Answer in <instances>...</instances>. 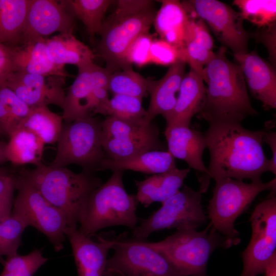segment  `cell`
<instances>
[{
	"label": "cell",
	"mask_w": 276,
	"mask_h": 276,
	"mask_svg": "<svg viewBox=\"0 0 276 276\" xmlns=\"http://www.w3.org/2000/svg\"><path fill=\"white\" fill-rule=\"evenodd\" d=\"M205 95L206 86L202 78L190 70L183 78L174 107L164 117L166 127H190L193 117L202 108Z\"/></svg>",
	"instance_id": "44dd1931"
},
{
	"label": "cell",
	"mask_w": 276,
	"mask_h": 276,
	"mask_svg": "<svg viewBox=\"0 0 276 276\" xmlns=\"http://www.w3.org/2000/svg\"><path fill=\"white\" fill-rule=\"evenodd\" d=\"M113 11L104 19L99 33V56L112 73L131 68L125 60L127 50L140 35L149 33L156 10L150 0H118Z\"/></svg>",
	"instance_id": "277c9868"
},
{
	"label": "cell",
	"mask_w": 276,
	"mask_h": 276,
	"mask_svg": "<svg viewBox=\"0 0 276 276\" xmlns=\"http://www.w3.org/2000/svg\"><path fill=\"white\" fill-rule=\"evenodd\" d=\"M62 116L52 111L48 106L30 108L19 128L29 130L45 144L57 143L63 124Z\"/></svg>",
	"instance_id": "f546056e"
},
{
	"label": "cell",
	"mask_w": 276,
	"mask_h": 276,
	"mask_svg": "<svg viewBox=\"0 0 276 276\" xmlns=\"http://www.w3.org/2000/svg\"><path fill=\"white\" fill-rule=\"evenodd\" d=\"M272 121L261 130H251L241 124H209L203 133L210 154L208 181L231 178L260 181L268 172L269 159L263 148L264 135Z\"/></svg>",
	"instance_id": "6da1fadb"
},
{
	"label": "cell",
	"mask_w": 276,
	"mask_h": 276,
	"mask_svg": "<svg viewBox=\"0 0 276 276\" xmlns=\"http://www.w3.org/2000/svg\"><path fill=\"white\" fill-rule=\"evenodd\" d=\"M190 168H176L168 172L152 174L143 180H135L139 203L148 207L156 202L161 203L176 193L183 185Z\"/></svg>",
	"instance_id": "603a6c76"
},
{
	"label": "cell",
	"mask_w": 276,
	"mask_h": 276,
	"mask_svg": "<svg viewBox=\"0 0 276 276\" xmlns=\"http://www.w3.org/2000/svg\"><path fill=\"white\" fill-rule=\"evenodd\" d=\"M78 71L65 93L62 108L64 122L94 117L109 99L108 84L112 73L109 70L93 62Z\"/></svg>",
	"instance_id": "4fadbf2b"
},
{
	"label": "cell",
	"mask_w": 276,
	"mask_h": 276,
	"mask_svg": "<svg viewBox=\"0 0 276 276\" xmlns=\"http://www.w3.org/2000/svg\"><path fill=\"white\" fill-rule=\"evenodd\" d=\"M188 1L223 47L229 48L234 55L248 52L250 33L244 28V19L239 12L217 0Z\"/></svg>",
	"instance_id": "9a60e30c"
},
{
	"label": "cell",
	"mask_w": 276,
	"mask_h": 276,
	"mask_svg": "<svg viewBox=\"0 0 276 276\" xmlns=\"http://www.w3.org/2000/svg\"><path fill=\"white\" fill-rule=\"evenodd\" d=\"M258 203L250 216L252 234L242 253L243 270L240 276H257L276 254V197L275 191Z\"/></svg>",
	"instance_id": "5bb4252c"
},
{
	"label": "cell",
	"mask_w": 276,
	"mask_h": 276,
	"mask_svg": "<svg viewBox=\"0 0 276 276\" xmlns=\"http://www.w3.org/2000/svg\"><path fill=\"white\" fill-rule=\"evenodd\" d=\"M98 113L137 125L151 122L147 119L142 100L123 95H114L109 98L101 106Z\"/></svg>",
	"instance_id": "4dcf8cb0"
},
{
	"label": "cell",
	"mask_w": 276,
	"mask_h": 276,
	"mask_svg": "<svg viewBox=\"0 0 276 276\" xmlns=\"http://www.w3.org/2000/svg\"><path fill=\"white\" fill-rule=\"evenodd\" d=\"M250 38L257 42L262 43L267 49L270 63L275 67L276 65V22L270 26L258 28L256 32L250 33Z\"/></svg>",
	"instance_id": "7bdbcfd3"
},
{
	"label": "cell",
	"mask_w": 276,
	"mask_h": 276,
	"mask_svg": "<svg viewBox=\"0 0 276 276\" xmlns=\"http://www.w3.org/2000/svg\"><path fill=\"white\" fill-rule=\"evenodd\" d=\"M164 134L167 141V151L173 156L185 161L199 174V190L206 192L209 186L207 167L203 161V154L206 148L203 133L199 130L183 126L166 127Z\"/></svg>",
	"instance_id": "ac0fdd59"
},
{
	"label": "cell",
	"mask_w": 276,
	"mask_h": 276,
	"mask_svg": "<svg viewBox=\"0 0 276 276\" xmlns=\"http://www.w3.org/2000/svg\"><path fill=\"white\" fill-rule=\"evenodd\" d=\"M46 52L54 64L64 67L74 65L78 68L93 62L95 54L72 32L61 33L46 39Z\"/></svg>",
	"instance_id": "d4e9b609"
},
{
	"label": "cell",
	"mask_w": 276,
	"mask_h": 276,
	"mask_svg": "<svg viewBox=\"0 0 276 276\" xmlns=\"http://www.w3.org/2000/svg\"><path fill=\"white\" fill-rule=\"evenodd\" d=\"M233 4L238 8L243 19L258 28H265L276 22L275 0H235Z\"/></svg>",
	"instance_id": "e575fe53"
},
{
	"label": "cell",
	"mask_w": 276,
	"mask_h": 276,
	"mask_svg": "<svg viewBox=\"0 0 276 276\" xmlns=\"http://www.w3.org/2000/svg\"><path fill=\"white\" fill-rule=\"evenodd\" d=\"M14 72L12 47L0 43V85Z\"/></svg>",
	"instance_id": "ee69618b"
},
{
	"label": "cell",
	"mask_w": 276,
	"mask_h": 276,
	"mask_svg": "<svg viewBox=\"0 0 276 276\" xmlns=\"http://www.w3.org/2000/svg\"><path fill=\"white\" fill-rule=\"evenodd\" d=\"M234 56L251 96L261 102L265 110L275 109V67L255 51Z\"/></svg>",
	"instance_id": "d6986e66"
},
{
	"label": "cell",
	"mask_w": 276,
	"mask_h": 276,
	"mask_svg": "<svg viewBox=\"0 0 276 276\" xmlns=\"http://www.w3.org/2000/svg\"><path fill=\"white\" fill-rule=\"evenodd\" d=\"M176 168L175 158L168 151L153 150L121 160L104 158L99 171L131 170L155 174L168 172Z\"/></svg>",
	"instance_id": "4316f807"
},
{
	"label": "cell",
	"mask_w": 276,
	"mask_h": 276,
	"mask_svg": "<svg viewBox=\"0 0 276 276\" xmlns=\"http://www.w3.org/2000/svg\"><path fill=\"white\" fill-rule=\"evenodd\" d=\"M48 260L38 249L25 255L17 254L7 257L0 276H33Z\"/></svg>",
	"instance_id": "8d00e7d4"
},
{
	"label": "cell",
	"mask_w": 276,
	"mask_h": 276,
	"mask_svg": "<svg viewBox=\"0 0 276 276\" xmlns=\"http://www.w3.org/2000/svg\"><path fill=\"white\" fill-rule=\"evenodd\" d=\"M16 190L12 212L44 234L56 251L63 249L68 227L63 214L18 174Z\"/></svg>",
	"instance_id": "7c38bea8"
},
{
	"label": "cell",
	"mask_w": 276,
	"mask_h": 276,
	"mask_svg": "<svg viewBox=\"0 0 276 276\" xmlns=\"http://www.w3.org/2000/svg\"><path fill=\"white\" fill-rule=\"evenodd\" d=\"M28 227L24 220L17 214L11 212L1 221L0 257H7L17 254L22 245L21 235Z\"/></svg>",
	"instance_id": "d590c367"
},
{
	"label": "cell",
	"mask_w": 276,
	"mask_h": 276,
	"mask_svg": "<svg viewBox=\"0 0 276 276\" xmlns=\"http://www.w3.org/2000/svg\"><path fill=\"white\" fill-rule=\"evenodd\" d=\"M160 7L156 11L153 25L160 39L179 49L184 47V39L189 13L182 2L158 1Z\"/></svg>",
	"instance_id": "484cf974"
},
{
	"label": "cell",
	"mask_w": 276,
	"mask_h": 276,
	"mask_svg": "<svg viewBox=\"0 0 276 276\" xmlns=\"http://www.w3.org/2000/svg\"><path fill=\"white\" fill-rule=\"evenodd\" d=\"M0 225H1V221H0Z\"/></svg>",
	"instance_id": "681fc988"
},
{
	"label": "cell",
	"mask_w": 276,
	"mask_h": 276,
	"mask_svg": "<svg viewBox=\"0 0 276 276\" xmlns=\"http://www.w3.org/2000/svg\"><path fill=\"white\" fill-rule=\"evenodd\" d=\"M274 126L273 122H272L270 126L266 130L264 137V143L267 144L271 151L272 156L269 159L268 172L276 175V132L271 130Z\"/></svg>",
	"instance_id": "f6af8a7d"
},
{
	"label": "cell",
	"mask_w": 276,
	"mask_h": 276,
	"mask_svg": "<svg viewBox=\"0 0 276 276\" xmlns=\"http://www.w3.org/2000/svg\"><path fill=\"white\" fill-rule=\"evenodd\" d=\"M147 242L183 275L206 276L210 257L215 249L224 247V239L210 223L201 231L181 228L163 240Z\"/></svg>",
	"instance_id": "52a82bcc"
},
{
	"label": "cell",
	"mask_w": 276,
	"mask_h": 276,
	"mask_svg": "<svg viewBox=\"0 0 276 276\" xmlns=\"http://www.w3.org/2000/svg\"><path fill=\"white\" fill-rule=\"evenodd\" d=\"M110 241L113 252L104 276H185L146 240L120 237Z\"/></svg>",
	"instance_id": "30bf717a"
},
{
	"label": "cell",
	"mask_w": 276,
	"mask_h": 276,
	"mask_svg": "<svg viewBox=\"0 0 276 276\" xmlns=\"http://www.w3.org/2000/svg\"><path fill=\"white\" fill-rule=\"evenodd\" d=\"M148 79L131 68L111 73L108 81V90L113 95H126L143 100L148 95Z\"/></svg>",
	"instance_id": "836d02e7"
},
{
	"label": "cell",
	"mask_w": 276,
	"mask_h": 276,
	"mask_svg": "<svg viewBox=\"0 0 276 276\" xmlns=\"http://www.w3.org/2000/svg\"><path fill=\"white\" fill-rule=\"evenodd\" d=\"M30 108L5 83L0 85V136L9 138L28 114Z\"/></svg>",
	"instance_id": "1f68e13d"
},
{
	"label": "cell",
	"mask_w": 276,
	"mask_h": 276,
	"mask_svg": "<svg viewBox=\"0 0 276 276\" xmlns=\"http://www.w3.org/2000/svg\"><path fill=\"white\" fill-rule=\"evenodd\" d=\"M4 260L3 259L2 257H0V262L2 264L4 263Z\"/></svg>",
	"instance_id": "c3c4849f"
},
{
	"label": "cell",
	"mask_w": 276,
	"mask_h": 276,
	"mask_svg": "<svg viewBox=\"0 0 276 276\" xmlns=\"http://www.w3.org/2000/svg\"><path fill=\"white\" fill-rule=\"evenodd\" d=\"M214 54L213 51L193 42L186 43L180 50L181 60L188 63L190 70L202 78L204 67L212 59Z\"/></svg>",
	"instance_id": "f35d334b"
},
{
	"label": "cell",
	"mask_w": 276,
	"mask_h": 276,
	"mask_svg": "<svg viewBox=\"0 0 276 276\" xmlns=\"http://www.w3.org/2000/svg\"><path fill=\"white\" fill-rule=\"evenodd\" d=\"M17 174L0 167V221L12 212L14 194L16 190Z\"/></svg>",
	"instance_id": "ab89813d"
},
{
	"label": "cell",
	"mask_w": 276,
	"mask_h": 276,
	"mask_svg": "<svg viewBox=\"0 0 276 276\" xmlns=\"http://www.w3.org/2000/svg\"><path fill=\"white\" fill-rule=\"evenodd\" d=\"M75 18L69 0H31L19 45L55 32L73 33Z\"/></svg>",
	"instance_id": "2e32d148"
},
{
	"label": "cell",
	"mask_w": 276,
	"mask_h": 276,
	"mask_svg": "<svg viewBox=\"0 0 276 276\" xmlns=\"http://www.w3.org/2000/svg\"><path fill=\"white\" fill-rule=\"evenodd\" d=\"M46 39L47 38H41L12 47L15 72L71 77L64 67L58 66L49 60L46 52Z\"/></svg>",
	"instance_id": "cb8c5ba5"
},
{
	"label": "cell",
	"mask_w": 276,
	"mask_h": 276,
	"mask_svg": "<svg viewBox=\"0 0 276 276\" xmlns=\"http://www.w3.org/2000/svg\"><path fill=\"white\" fill-rule=\"evenodd\" d=\"M112 0H69L75 17L84 25L90 40L99 34L108 8L115 3Z\"/></svg>",
	"instance_id": "d6a6232c"
},
{
	"label": "cell",
	"mask_w": 276,
	"mask_h": 276,
	"mask_svg": "<svg viewBox=\"0 0 276 276\" xmlns=\"http://www.w3.org/2000/svg\"><path fill=\"white\" fill-rule=\"evenodd\" d=\"M186 65L184 61L179 60L169 66L166 74L159 80H148L150 102L146 112L150 122L158 115L164 117L173 109L186 74Z\"/></svg>",
	"instance_id": "7402d4cb"
},
{
	"label": "cell",
	"mask_w": 276,
	"mask_h": 276,
	"mask_svg": "<svg viewBox=\"0 0 276 276\" xmlns=\"http://www.w3.org/2000/svg\"><path fill=\"white\" fill-rule=\"evenodd\" d=\"M123 171L114 170L108 179L91 194L79 230L89 237L112 226H124L133 229L138 224L139 204L135 195L125 189Z\"/></svg>",
	"instance_id": "5b68a950"
},
{
	"label": "cell",
	"mask_w": 276,
	"mask_h": 276,
	"mask_svg": "<svg viewBox=\"0 0 276 276\" xmlns=\"http://www.w3.org/2000/svg\"><path fill=\"white\" fill-rule=\"evenodd\" d=\"M18 174L63 214L70 228H78L91 194L103 183L95 173H75L67 167L44 164L22 169Z\"/></svg>",
	"instance_id": "3957f363"
},
{
	"label": "cell",
	"mask_w": 276,
	"mask_h": 276,
	"mask_svg": "<svg viewBox=\"0 0 276 276\" xmlns=\"http://www.w3.org/2000/svg\"><path fill=\"white\" fill-rule=\"evenodd\" d=\"M150 60L151 64L170 66L181 60L180 49L160 38H153L150 48Z\"/></svg>",
	"instance_id": "60d3db41"
},
{
	"label": "cell",
	"mask_w": 276,
	"mask_h": 276,
	"mask_svg": "<svg viewBox=\"0 0 276 276\" xmlns=\"http://www.w3.org/2000/svg\"><path fill=\"white\" fill-rule=\"evenodd\" d=\"M5 147L7 162L14 165L32 164L36 167L42 162L44 144L29 130L18 128L8 139Z\"/></svg>",
	"instance_id": "83f0119b"
},
{
	"label": "cell",
	"mask_w": 276,
	"mask_h": 276,
	"mask_svg": "<svg viewBox=\"0 0 276 276\" xmlns=\"http://www.w3.org/2000/svg\"><path fill=\"white\" fill-rule=\"evenodd\" d=\"M202 192L184 185L162 206L148 217L142 219L132 229V237L146 239L153 233L166 229H197L206 220L202 205Z\"/></svg>",
	"instance_id": "9c48e42d"
},
{
	"label": "cell",
	"mask_w": 276,
	"mask_h": 276,
	"mask_svg": "<svg viewBox=\"0 0 276 276\" xmlns=\"http://www.w3.org/2000/svg\"><path fill=\"white\" fill-rule=\"evenodd\" d=\"M101 144L105 158L118 160L149 151H165L157 125L130 124L107 116L101 122Z\"/></svg>",
	"instance_id": "8fae6325"
},
{
	"label": "cell",
	"mask_w": 276,
	"mask_h": 276,
	"mask_svg": "<svg viewBox=\"0 0 276 276\" xmlns=\"http://www.w3.org/2000/svg\"><path fill=\"white\" fill-rule=\"evenodd\" d=\"M66 78L16 71L5 84L30 108L54 105L63 107Z\"/></svg>",
	"instance_id": "e0dca14e"
},
{
	"label": "cell",
	"mask_w": 276,
	"mask_h": 276,
	"mask_svg": "<svg viewBox=\"0 0 276 276\" xmlns=\"http://www.w3.org/2000/svg\"><path fill=\"white\" fill-rule=\"evenodd\" d=\"M6 143L0 141V165L7 162L5 156V147Z\"/></svg>",
	"instance_id": "7dc6e473"
},
{
	"label": "cell",
	"mask_w": 276,
	"mask_h": 276,
	"mask_svg": "<svg viewBox=\"0 0 276 276\" xmlns=\"http://www.w3.org/2000/svg\"><path fill=\"white\" fill-rule=\"evenodd\" d=\"M183 4L189 13L185 31V45L187 42H193L213 51L214 40L207 25L197 16L188 1H184Z\"/></svg>",
	"instance_id": "74e56055"
},
{
	"label": "cell",
	"mask_w": 276,
	"mask_h": 276,
	"mask_svg": "<svg viewBox=\"0 0 276 276\" xmlns=\"http://www.w3.org/2000/svg\"><path fill=\"white\" fill-rule=\"evenodd\" d=\"M213 194L208 205V217L212 227L223 236L224 247L240 243L239 232L235 222L251 204L257 196L266 191H275V177L267 182L250 183L231 178L215 180Z\"/></svg>",
	"instance_id": "8992f818"
},
{
	"label": "cell",
	"mask_w": 276,
	"mask_h": 276,
	"mask_svg": "<svg viewBox=\"0 0 276 276\" xmlns=\"http://www.w3.org/2000/svg\"><path fill=\"white\" fill-rule=\"evenodd\" d=\"M31 0H0V43L20 44Z\"/></svg>",
	"instance_id": "f1b7e54d"
},
{
	"label": "cell",
	"mask_w": 276,
	"mask_h": 276,
	"mask_svg": "<svg viewBox=\"0 0 276 276\" xmlns=\"http://www.w3.org/2000/svg\"><path fill=\"white\" fill-rule=\"evenodd\" d=\"M264 273L265 276H276V254L267 264Z\"/></svg>",
	"instance_id": "bcb514c9"
},
{
	"label": "cell",
	"mask_w": 276,
	"mask_h": 276,
	"mask_svg": "<svg viewBox=\"0 0 276 276\" xmlns=\"http://www.w3.org/2000/svg\"><path fill=\"white\" fill-rule=\"evenodd\" d=\"M153 39L149 33L142 34L136 38L128 48L125 60L130 66L135 64L142 67L150 63V48Z\"/></svg>",
	"instance_id": "b9f144b4"
},
{
	"label": "cell",
	"mask_w": 276,
	"mask_h": 276,
	"mask_svg": "<svg viewBox=\"0 0 276 276\" xmlns=\"http://www.w3.org/2000/svg\"><path fill=\"white\" fill-rule=\"evenodd\" d=\"M73 252L78 276H104L110 240L98 237L97 241L78 228H67L65 233Z\"/></svg>",
	"instance_id": "ffe728a7"
},
{
	"label": "cell",
	"mask_w": 276,
	"mask_h": 276,
	"mask_svg": "<svg viewBox=\"0 0 276 276\" xmlns=\"http://www.w3.org/2000/svg\"><path fill=\"white\" fill-rule=\"evenodd\" d=\"M101 122L92 117L63 122L56 155L50 166L66 167L76 164L83 171H99L105 158L101 144Z\"/></svg>",
	"instance_id": "ba28073f"
},
{
	"label": "cell",
	"mask_w": 276,
	"mask_h": 276,
	"mask_svg": "<svg viewBox=\"0 0 276 276\" xmlns=\"http://www.w3.org/2000/svg\"><path fill=\"white\" fill-rule=\"evenodd\" d=\"M226 50L220 47L203 71L205 99L197 115L209 124H241L246 117L258 113L250 103L241 70L228 59Z\"/></svg>",
	"instance_id": "7a4b0ae2"
}]
</instances>
